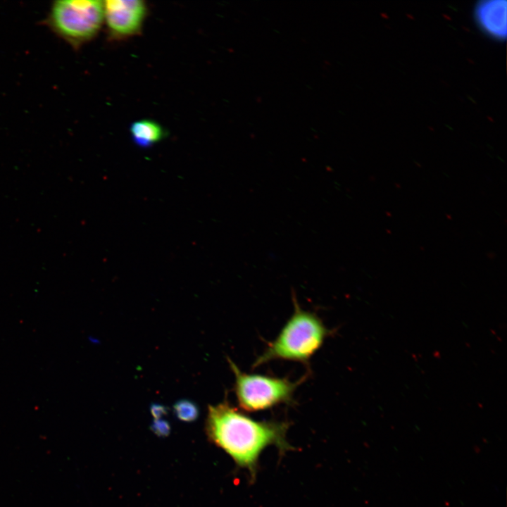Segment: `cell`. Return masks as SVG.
<instances>
[{"label": "cell", "mask_w": 507, "mask_h": 507, "mask_svg": "<svg viewBox=\"0 0 507 507\" xmlns=\"http://www.w3.org/2000/svg\"><path fill=\"white\" fill-rule=\"evenodd\" d=\"M206 429L209 439L227 453L238 466L248 470L252 477L265 448L275 445L282 451L289 448L286 440L287 423L255 420L227 399L208 406Z\"/></svg>", "instance_id": "obj_1"}, {"label": "cell", "mask_w": 507, "mask_h": 507, "mask_svg": "<svg viewBox=\"0 0 507 507\" xmlns=\"http://www.w3.org/2000/svg\"><path fill=\"white\" fill-rule=\"evenodd\" d=\"M294 311L277 337L269 342L255 360L253 368L273 361H289L308 364L332 334L315 313L303 310L296 296Z\"/></svg>", "instance_id": "obj_2"}, {"label": "cell", "mask_w": 507, "mask_h": 507, "mask_svg": "<svg viewBox=\"0 0 507 507\" xmlns=\"http://www.w3.org/2000/svg\"><path fill=\"white\" fill-rule=\"evenodd\" d=\"M104 19V1L60 0L54 1L46 24L74 49H79L99 32Z\"/></svg>", "instance_id": "obj_3"}, {"label": "cell", "mask_w": 507, "mask_h": 507, "mask_svg": "<svg viewBox=\"0 0 507 507\" xmlns=\"http://www.w3.org/2000/svg\"><path fill=\"white\" fill-rule=\"evenodd\" d=\"M227 360L234 377L237 402L246 411H261L292 403L294 392L307 377L304 375L293 382L286 377L249 374L242 371L230 358Z\"/></svg>", "instance_id": "obj_4"}, {"label": "cell", "mask_w": 507, "mask_h": 507, "mask_svg": "<svg viewBox=\"0 0 507 507\" xmlns=\"http://www.w3.org/2000/svg\"><path fill=\"white\" fill-rule=\"evenodd\" d=\"M146 13L147 6L142 0L104 1V23L113 39H125L139 34Z\"/></svg>", "instance_id": "obj_5"}, {"label": "cell", "mask_w": 507, "mask_h": 507, "mask_svg": "<svg viewBox=\"0 0 507 507\" xmlns=\"http://www.w3.org/2000/svg\"><path fill=\"white\" fill-rule=\"evenodd\" d=\"M475 15L480 26L494 37L501 39L506 35V1L487 0L478 3Z\"/></svg>", "instance_id": "obj_6"}, {"label": "cell", "mask_w": 507, "mask_h": 507, "mask_svg": "<svg viewBox=\"0 0 507 507\" xmlns=\"http://www.w3.org/2000/svg\"><path fill=\"white\" fill-rule=\"evenodd\" d=\"M130 132L134 143L141 147L151 146L161 141L165 135L163 127L150 119L134 122L130 126Z\"/></svg>", "instance_id": "obj_7"}, {"label": "cell", "mask_w": 507, "mask_h": 507, "mask_svg": "<svg viewBox=\"0 0 507 507\" xmlns=\"http://www.w3.org/2000/svg\"><path fill=\"white\" fill-rule=\"evenodd\" d=\"M173 408L175 416L183 422L194 421L199 416L197 406L189 400L184 399L177 401Z\"/></svg>", "instance_id": "obj_8"}, {"label": "cell", "mask_w": 507, "mask_h": 507, "mask_svg": "<svg viewBox=\"0 0 507 507\" xmlns=\"http://www.w3.org/2000/svg\"><path fill=\"white\" fill-rule=\"evenodd\" d=\"M151 430L158 437H165L170 433V423L163 419H155L151 425Z\"/></svg>", "instance_id": "obj_9"}, {"label": "cell", "mask_w": 507, "mask_h": 507, "mask_svg": "<svg viewBox=\"0 0 507 507\" xmlns=\"http://www.w3.org/2000/svg\"><path fill=\"white\" fill-rule=\"evenodd\" d=\"M150 411L155 419H161L163 416L167 414L168 409L163 405L153 403L151 406Z\"/></svg>", "instance_id": "obj_10"}]
</instances>
